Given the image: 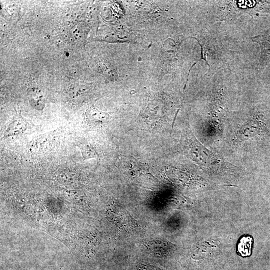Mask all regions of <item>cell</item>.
Instances as JSON below:
<instances>
[{"mask_svg": "<svg viewBox=\"0 0 270 270\" xmlns=\"http://www.w3.org/2000/svg\"><path fill=\"white\" fill-rule=\"evenodd\" d=\"M252 39L258 43L260 46L262 50L260 66L263 68L270 60V29L264 34L254 36Z\"/></svg>", "mask_w": 270, "mask_h": 270, "instance_id": "obj_1", "label": "cell"}, {"mask_svg": "<svg viewBox=\"0 0 270 270\" xmlns=\"http://www.w3.org/2000/svg\"><path fill=\"white\" fill-rule=\"evenodd\" d=\"M26 127L27 124L24 120L20 115L16 116L8 125L4 136L8 137L18 135L24 132Z\"/></svg>", "mask_w": 270, "mask_h": 270, "instance_id": "obj_2", "label": "cell"}, {"mask_svg": "<svg viewBox=\"0 0 270 270\" xmlns=\"http://www.w3.org/2000/svg\"><path fill=\"white\" fill-rule=\"evenodd\" d=\"M252 240L250 236L242 238L238 244V252L242 256L250 254Z\"/></svg>", "mask_w": 270, "mask_h": 270, "instance_id": "obj_3", "label": "cell"}, {"mask_svg": "<svg viewBox=\"0 0 270 270\" xmlns=\"http://www.w3.org/2000/svg\"><path fill=\"white\" fill-rule=\"evenodd\" d=\"M86 118L90 122L102 123L108 118V114L96 110H90L86 113Z\"/></svg>", "mask_w": 270, "mask_h": 270, "instance_id": "obj_4", "label": "cell"}]
</instances>
